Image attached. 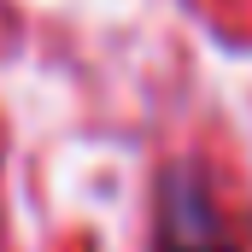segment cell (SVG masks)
Wrapping results in <instances>:
<instances>
[{
    "instance_id": "6da1fadb",
    "label": "cell",
    "mask_w": 252,
    "mask_h": 252,
    "mask_svg": "<svg viewBox=\"0 0 252 252\" xmlns=\"http://www.w3.org/2000/svg\"><path fill=\"white\" fill-rule=\"evenodd\" d=\"M158 252H241L229 235H217V217L205 211V199L182 182L164 188V211H158Z\"/></svg>"
}]
</instances>
